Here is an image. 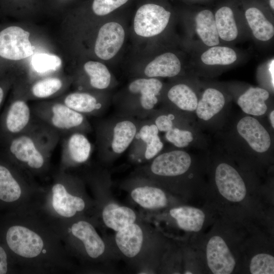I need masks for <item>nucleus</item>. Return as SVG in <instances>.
Instances as JSON below:
<instances>
[{"mask_svg": "<svg viewBox=\"0 0 274 274\" xmlns=\"http://www.w3.org/2000/svg\"><path fill=\"white\" fill-rule=\"evenodd\" d=\"M11 219L5 242L22 272L58 273L76 268L54 225L37 208L15 211Z\"/></svg>", "mask_w": 274, "mask_h": 274, "instance_id": "1", "label": "nucleus"}, {"mask_svg": "<svg viewBox=\"0 0 274 274\" xmlns=\"http://www.w3.org/2000/svg\"><path fill=\"white\" fill-rule=\"evenodd\" d=\"M82 179L60 170L52 182L42 187L37 208L53 222L68 221L93 213L94 202L89 198Z\"/></svg>", "mask_w": 274, "mask_h": 274, "instance_id": "2", "label": "nucleus"}, {"mask_svg": "<svg viewBox=\"0 0 274 274\" xmlns=\"http://www.w3.org/2000/svg\"><path fill=\"white\" fill-rule=\"evenodd\" d=\"M59 139L58 132L42 123L31 124L22 133L3 141L8 158L33 177L48 171L51 154Z\"/></svg>", "mask_w": 274, "mask_h": 274, "instance_id": "3", "label": "nucleus"}, {"mask_svg": "<svg viewBox=\"0 0 274 274\" xmlns=\"http://www.w3.org/2000/svg\"><path fill=\"white\" fill-rule=\"evenodd\" d=\"M53 223L73 260L76 258L84 265L92 266L105 258L106 243L97 231L94 220L88 216Z\"/></svg>", "mask_w": 274, "mask_h": 274, "instance_id": "4", "label": "nucleus"}, {"mask_svg": "<svg viewBox=\"0 0 274 274\" xmlns=\"http://www.w3.org/2000/svg\"><path fill=\"white\" fill-rule=\"evenodd\" d=\"M139 119L117 114L101 120L96 128L98 155L101 161H114L127 150L137 131Z\"/></svg>", "mask_w": 274, "mask_h": 274, "instance_id": "5", "label": "nucleus"}, {"mask_svg": "<svg viewBox=\"0 0 274 274\" xmlns=\"http://www.w3.org/2000/svg\"><path fill=\"white\" fill-rule=\"evenodd\" d=\"M0 161V200L15 211L36 208L42 187L10 160Z\"/></svg>", "mask_w": 274, "mask_h": 274, "instance_id": "6", "label": "nucleus"}, {"mask_svg": "<svg viewBox=\"0 0 274 274\" xmlns=\"http://www.w3.org/2000/svg\"><path fill=\"white\" fill-rule=\"evenodd\" d=\"M162 83L157 78H141L127 87L128 97L116 102L117 114L137 119L147 118L158 104Z\"/></svg>", "mask_w": 274, "mask_h": 274, "instance_id": "7", "label": "nucleus"}, {"mask_svg": "<svg viewBox=\"0 0 274 274\" xmlns=\"http://www.w3.org/2000/svg\"><path fill=\"white\" fill-rule=\"evenodd\" d=\"M30 36L29 31L18 24L0 26V78L9 74L16 76L15 65L36 55Z\"/></svg>", "mask_w": 274, "mask_h": 274, "instance_id": "8", "label": "nucleus"}, {"mask_svg": "<svg viewBox=\"0 0 274 274\" xmlns=\"http://www.w3.org/2000/svg\"><path fill=\"white\" fill-rule=\"evenodd\" d=\"M44 124L59 133L75 132L87 133L91 130L86 116L78 113L58 100L43 101L31 109Z\"/></svg>", "mask_w": 274, "mask_h": 274, "instance_id": "9", "label": "nucleus"}, {"mask_svg": "<svg viewBox=\"0 0 274 274\" xmlns=\"http://www.w3.org/2000/svg\"><path fill=\"white\" fill-rule=\"evenodd\" d=\"M157 126L165 140L175 148L185 149L193 144L198 133L192 117L163 107L155 108L147 118Z\"/></svg>", "mask_w": 274, "mask_h": 274, "instance_id": "10", "label": "nucleus"}, {"mask_svg": "<svg viewBox=\"0 0 274 274\" xmlns=\"http://www.w3.org/2000/svg\"><path fill=\"white\" fill-rule=\"evenodd\" d=\"M149 162L138 170L136 176L155 183L184 176L190 169L192 159L184 149L176 148L161 151Z\"/></svg>", "mask_w": 274, "mask_h": 274, "instance_id": "11", "label": "nucleus"}, {"mask_svg": "<svg viewBox=\"0 0 274 274\" xmlns=\"http://www.w3.org/2000/svg\"><path fill=\"white\" fill-rule=\"evenodd\" d=\"M159 130L148 118L139 119L137 131L129 147V157L133 161H150L164 147Z\"/></svg>", "mask_w": 274, "mask_h": 274, "instance_id": "12", "label": "nucleus"}, {"mask_svg": "<svg viewBox=\"0 0 274 274\" xmlns=\"http://www.w3.org/2000/svg\"><path fill=\"white\" fill-rule=\"evenodd\" d=\"M0 122V141L16 136L31 125L32 111L27 100L13 93Z\"/></svg>", "mask_w": 274, "mask_h": 274, "instance_id": "13", "label": "nucleus"}, {"mask_svg": "<svg viewBox=\"0 0 274 274\" xmlns=\"http://www.w3.org/2000/svg\"><path fill=\"white\" fill-rule=\"evenodd\" d=\"M237 135L248 149L257 154H264L272 149V138L263 124L255 117L246 115L235 125Z\"/></svg>", "mask_w": 274, "mask_h": 274, "instance_id": "14", "label": "nucleus"}, {"mask_svg": "<svg viewBox=\"0 0 274 274\" xmlns=\"http://www.w3.org/2000/svg\"><path fill=\"white\" fill-rule=\"evenodd\" d=\"M170 13L162 7L147 4L136 11L134 19V30L136 35L151 37L160 33L166 27Z\"/></svg>", "mask_w": 274, "mask_h": 274, "instance_id": "15", "label": "nucleus"}, {"mask_svg": "<svg viewBox=\"0 0 274 274\" xmlns=\"http://www.w3.org/2000/svg\"><path fill=\"white\" fill-rule=\"evenodd\" d=\"M92 149L86 134L80 132L68 134L62 144L59 169L69 171L85 163L89 159Z\"/></svg>", "mask_w": 274, "mask_h": 274, "instance_id": "16", "label": "nucleus"}, {"mask_svg": "<svg viewBox=\"0 0 274 274\" xmlns=\"http://www.w3.org/2000/svg\"><path fill=\"white\" fill-rule=\"evenodd\" d=\"M66 85L65 79L57 76L43 77L24 85L15 81L13 93L26 100L44 99L58 95Z\"/></svg>", "mask_w": 274, "mask_h": 274, "instance_id": "17", "label": "nucleus"}, {"mask_svg": "<svg viewBox=\"0 0 274 274\" xmlns=\"http://www.w3.org/2000/svg\"><path fill=\"white\" fill-rule=\"evenodd\" d=\"M215 181L219 193L231 202H239L246 195L247 189L239 173L231 165L223 162L216 167Z\"/></svg>", "mask_w": 274, "mask_h": 274, "instance_id": "18", "label": "nucleus"}, {"mask_svg": "<svg viewBox=\"0 0 274 274\" xmlns=\"http://www.w3.org/2000/svg\"><path fill=\"white\" fill-rule=\"evenodd\" d=\"M134 186L130 191L132 200L147 210H156L165 207L168 200L165 192L151 181L135 176L131 180Z\"/></svg>", "mask_w": 274, "mask_h": 274, "instance_id": "19", "label": "nucleus"}, {"mask_svg": "<svg viewBox=\"0 0 274 274\" xmlns=\"http://www.w3.org/2000/svg\"><path fill=\"white\" fill-rule=\"evenodd\" d=\"M124 38V29L118 23L110 22L104 24L96 37L95 54L103 60L111 59L121 48Z\"/></svg>", "mask_w": 274, "mask_h": 274, "instance_id": "20", "label": "nucleus"}, {"mask_svg": "<svg viewBox=\"0 0 274 274\" xmlns=\"http://www.w3.org/2000/svg\"><path fill=\"white\" fill-rule=\"evenodd\" d=\"M100 202H94L95 209L93 213H98L107 228L117 232L137 222V214L132 209L113 202H104L105 203Z\"/></svg>", "mask_w": 274, "mask_h": 274, "instance_id": "21", "label": "nucleus"}, {"mask_svg": "<svg viewBox=\"0 0 274 274\" xmlns=\"http://www.w3.org/2000/svg\"><path fill=\"white\" fill-rule=\"evenodd\" d=\"M208 265L214 274H230L235 266V260L224 240L215 235L209 241L206 249Z\"/></svg>", "mask_w": 274, "mask_h": 274, "instance_id": "22", "label": "nucleus"}, {"mask_svg": "<svg viewBox=\"0 0 274 274\" xmlns=\"http://www.w3.org/2000/svg\"><path fill=\"white\" fill-rule=\"evenodd\" d=\"M198 99L190 87L184 83H178L168 89L162 107L192 117L196 109Z\"/></svg>", "mask_w": 274, "mask_h": 274, "instance_id": "23", "label": "nucleus"}, {"mask_svg": "<svg viewBox=\"0 0 274 274\" xmlns=\"http://www.w3.org/2000/svg\"><path fill=\"white\" fill-rule=\"evenodd\" d=\"M67 107L85 116H98L108 108L106 99L88 91L71 92L58 99Z\"/></svg>", "mask_w": 274, "mask_h": 274, "instance_id": "24", "label": "nucleus"}, {"mask_svg": "<svg viewBox=\"0 0 274 274\" xmlns=\"http://www.w3.org/2000/svg\"><path fill=\"white\" fill-rule=\"evenodd\" d=\"M145 237L143 228L136 222L116 232L115 242L123 256L132 259L141 252L145 244Z\"/></svg>", "mask_w": 274, "mask_h": 274, "instance_id": "25", "label": "nucleus"}, {"mask_svg": "<svg viewBox=\"0 0 274 274\" xmlns=\"http://www.w3.org/2000/svg\"><path fill=\"white\" fill-rule=\"evenodd\" d=\"M225 106L223 93L216 88H208L198 99L194 114L200 122L211 123L223 113Z\"/></svg>", "mask_w": 274, "mask_h": 274, "instance_id": "26", "label": "nucleus"}, {"mask_svg": "<svg viewBox=\"0 0 274 274\" xmlns=\"http://www.w3.org/2000/svg\"><path fill=\"white\" fill-rule=\"evenodd\" d=\"M269 97V93L266 89L251 87L238 97L237 104L245 114L260 117L268 111L266 101Z\"/></svg>", "mask_w": 274, "mask_h": 274, "instance_id": "27", "label": "nucleus"}, {"mask_svg": "<svg viewBox=\"0 0 274 274\" xmlns=\"http://www.w3.org/2000/svg\"><path fill=\"white\" fill-rule=\"evenodd\" d=\"M181 64L174 53L167 52L156 57L144 70L147 78L173 77L181 71Z\"/></svg>", "mask_w": 274, "mask_h": 274, "instance_id": "28", "label": "nucleus"}, {"mask_svg": "<svg viewBox=\"0 0 274 274\" xmlns=\"http://www.w3.org/2000/svg\"><path fill=\"white\" fill-rule=\"evenodd\" d=\"M169 214L175 219L180 228L187 231L200 230L205 219V215L201 210L189 206L172 208Z\"/></svg>", "mask_w": 274, "mask_h": 274, "instance_id": "29", "label": "nucleus"}, {"mask_svg": "<svg viewBox=\"0 0 274 274\" xmlns=\"http://www.w3.org/2000/svg\"><path fill=\"white\" fill-rule=\"evenodd\" d=\"M196 30L203 42L207 46L213 47L219 43L215 16L209 10H204L199 12L195 17Z\"/></svg>", "mask_w": 274, "mask_h": 274, "instance_id": "30", "label": "nucleus"}, {"mask_svg": "<svg viewBox=\"0 0 274 274\" xmlns=\"http://www.w3.org/2000/svg\"><path fill=\"white\" fill-rule=\"evenodd\" d=\"M245 16L254 37L261 41H266L273 36V25L263 13L256 8H250L245 12Z\"/></svg>", "mask_w": 274, "mask_h": 274, "instance_id": "31", "label": "nucleus"}, {"mask_svg": "<svg viewBox=\"0 0 274 274\" xmlns=\"http://www.w3.org/2000/svg\"><path fill=\"white\" fill-rule=\"evenodd\" d=\"M88 77V84L95 90H102L108 88L111 83V75L107 67L101 62L88 61L83 66Z\"/></svg>", "mask_w": 274, "mask_h": 274, "instance_id": "32", "label": "nucleus"}, {"mask_svg": "<svg viewBox=\"0 0 274 274\" xmlns=\"http://www.w3.org/2000/svg\"><path fill=\"white\" fill-rule=\"evenodd\" d=\"M215 22L219 37L226 41L235 39L238 30L232 10L228 7L220 8L216 13Z\"/></svg>", "mask_w": 274, "mask_h": 274, "instance_id": "33", "label": "nucleus"}, {"mask_svg": "<svg viewBox=\"0 0 274 274\" xmlns=\"http://www.w3.org/2000/svg\"><path fill=\"white\" fill-rule=\"evenodd\" d=\"M237 58L235 52L230 48L213 46L201 55V59L207 65H229Z\"/></svg>", "mask_w": 274, "mask_h": 274, "instance_id": "34", "label": "nucleus"}, {"mask_svg": "<svg viewBox=\"0 0 274 274\" xmlns=\"http://www.w3.org/2000/svg\"><path fill=\"white\" fill-rule=\"evenodd\" d=\"M250 270L252 274H273V256L265 253L254 256L251 260Z\"/></svg>", "mask_w": 274, "mask_h": 274, "instance_id": "35", "label": "nucleus"}, {"mask_svg": "<svg viewBox=\"0 0 274 274\" xmlns=\"http://www.w3.org/2000/svg\"><path fill=\"white\" fill-rule=\"evenodd\" d=\"M32 65L34 69L39 72L42 71H55L61 63L60 58L54 54L41 53L33 57Z\"/></svg>", "mask_w": 274, "mask_h": 274, "instance_id": "36", "label": "nucleus"}, {"mask_svg": "<svg viewBox=\"0 0 274 274\" xmlns=\"http://www.w3.org/2000/svg\"><path fill=\"white\" fill-rule=\"evenodd\" d=\"M128 0H94L92 5V10L98 16L107 15Z\"/></svg>", "mask_w": 274, "mask_h": 274, "instance_id": "37", "label": "nucleus"}, {"mask_svg": "<svg viewBox=\"0 0 274 274\" xmlns=\"http://www.w3.org/2000/svg\"><path fill=\"white\" fill-rule=\"evenodd\" d=\"M13 75H7L0 78V109L9 90L13 86L16 79Z\"/></svg>", "mask_w": 274, "mask_h": 274, "instance_id": "38", "label": "nucleus"}, {"mask_svg": "<svg viewBox=\"0 0 274 274\" xmlns=\"http://www.w3.org/2000/svg\"><path fill=\"white\" fill-rule=\"evenodd\" d=\"M7 251L0 245V274L7 273L10 268Z\"/></svg>", "mask_w": 274, "mask_h": 274, "instance_id": "39", "label": "nucleus"}, {"mask_svg": "<svg viewBox=\"0 0 274 274\" xmlns=\"http://www.w3.org/2000/svg\"><path fill=\"white\" fill-rule=\"evenodd\" d=\"M269 120L271 125V127L272 129L274 128V110H272L270 111L269 114Z\"/></svg>", "mask_w": 274, "mask_h": 274, "instance_id": "40", "label": "nucleus"}, {"mask_svg": "<svg viewBox=\"0 0 274 274\" xmlns=\"http://www.w3.org/2000/svg\"><path fill=\"white\" fill-rule=\"evenodd\" d=\"M269 72L271 74V80L273 82V60H272L269 66Z\"/></svg>", "mask_w": 274, "mask_h": 274, "instance_id": "41", "label": "nucleus"}, {"mask_svg": "<svg viewBox=\"0 0 274 274\" xmlns=\"http://www.w3.org/2000/svg\"><path fill=\"white\" fill-rule=\"evenodd\" d=\"M270 5L271 8L274 9V0H270Z\"/></svg>", "mask_w": 274, "mask_h": 274, "instance_id": "42", "label": "nucleus"}, {"mask_svg": "<svg viewBox=\"0 0 274 274\" xmlns=\"http://www.w3.org/2000/svg\"><path fill=\"white\" fill-rule=\"evenodd\" d=\"M185 273L186 274H188V273H189V274H192V273L190 271H186V272H185Z\"/></svg>", "mask_w": 274, "mask_h": 274, "instance_id": "43", "label": "nucleus"}]
</instances>
